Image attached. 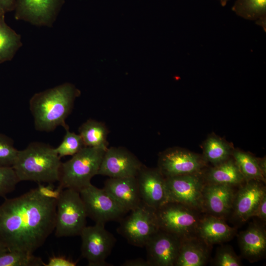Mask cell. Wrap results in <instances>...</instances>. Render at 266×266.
I'll list each match as a JSON object with an SVG mask.
<instances>
[{"instance_id":"1","label":"cell","mask_w":266,"mask_h":266,"mask_svg":"<svg viewBox=\"0 0 266 266\" xmlns=\"http://www.w3.org/2000/svg\"><path fill=\"white\" fill-rule=\"evenodd\" d=\"M57 201L36 188L0 205V240L9 251L33 254L55 230Z\"/></svg>"},{"instance_id":"2","label":"cell","mask_w":266,"mask_h":266,"mask_svg":"<svg viewBox=\"0 0 266 266\" xmlns=\"http://www.w3.org/2000/svg\"><path fill=\"white\" fill-rule=\"evenodd\" d=\"M80 95L79 90L68 82L34 94L29 105L35 129L46 132L59 126L69 129L66 120Z\"/></svg>"},{"instance_id":"3","label":"cell","mask_w":266,"mask_h":266,"mask_svg":"<svg viewBox=\"0 0 266 266\" xmlns=\"http://www.w3.org/2000/svg\"><path fill=\"white\" fill-rule=\"evenodd\" d=\"M62 162L55 148L33 142L18 152L12 166L20 181L37 183L59 182Z\"/></svg>"},{"instance_id":"4","label":"cell","mask_w":266,"mask_h":266,"mask_svg":"<svg viewBox=\"0 0 266 266\" xmlns=\"http://www.w3.org/2000/svg\"><path fill=\"white\" fill-rule=\"evenodd\" d=\"M106 150L84 147L70 160L62 163L59 186L79 192L90 185L92 178L98 174Z\"/></svg>"},{"instance_id":"5","label":"cell","mask_w":266,"mask_h":266,"mask_svg":"<svg viewBox=\"0 0 266 266\" xmlns=\"http://www.w3.org/2000/svg\"><path fill=\"white\" fill-rule=\"evenodd\" d=\"M87 217L79 192L64 189L57 201L55 235L58 237L80 235L86 226Z\"/></svg>"},{"instance_id":"6","label":"cell","mask_w":266,"mask_h":266,"mask_svg":"<svg viewBox=\"0 0 266 266\" xmlns=\"http://www.w3.org/2000/svg\"><path fill=\"white\" fill-rule=\"evenodd\" d=\"M120 221L117 232L132 245L144 247L148 240L159 230L156 209L141 201L135 208Z\"/></svg>"},{"instance_id":"7","label":"cell","mask_w":266,"mask_h":266,"mask_svg":"<svg viewBox=\"0 0 266 266\" xmlns=\"http://www.w3.org/2000/svg\"><path fill=\"white\" fill-rule=\"evenodd\" d=\"M159 229L181 239L196 235L201 212L182 204L168 201L156 210Z\"/></svg>"},{"instance_id":"8","label":"cell","mask_w":266,"mask_h":266,"mask_svg":"<svg viewBox=\"0 0 266 266\" xmlns=\"http://www.w3.org/2000/svg\"><path fill=\"white\" fill-rule=\"evenodd\" d=\"M79 193L87 217L95 223L105 224L110 221H120L129 212L103 188L91 184Z\"/></svg>"},{"instance_id":"9","label":"cell","mask_w":266,"mask_h":266,"mask_svg":"<svg viewBox=\"0 0 266 266\" xmlns=\"http://www.w3.org/2000/svg\"><path fill=\"white\" fill-rule=\"evenodd\" d=\"M105 224L96 223L85 226L80 236L81 238V254L90 266H113L106 262L116 239L104 227Z\"/></svg>"},{"instance_id":"10","label":"cell","mask_w":266,"mask_h":266,"mask_svg":"<svg viewBox=\"0 0 266 266\" xmlns=\"http://www.w3.org/2000/svg\"><path fill=\"white\" fill-rule=\"evenodd\" d=\"M205 183L201 173L166 178L168 201L179 203L203 213L202 196Z\"/></svg>"},{"instance_id":"11","label":"cell","mask_w":266,"mask_h":266,"mask_svg":"<svg viewBox=\"0 0 266 266\" xmlns=\"http://www.w3.org/2000/svg\"><path fill=\"white\" fill-rule=\"evenodd\" d=\"M207 162L202 155L184 148H167L159 155L158 168L165 178L176 175L201 173Z\"/></svg>"},{"instance_id":"12","label":"cell","mask_w":266,"mask_h":266,"mask_svg":"<svg viewBox=\"0 0 266 266\" xmlns=\"http://www.w3.org/2000/svg\"><path fill=\"white\" fill-rule=\"evenodd\" d=\"M143 165L134 154L125 147H108L98 174L110 178L135 177Z\"/></svg>"},{"instance_id":"13","label":"cell","mask_w":266,"mask_h":266,"mask_svg":"<svg viewBox=\"0 0 266 266\" xmlns=\"http://www.w3.org/2000/svg\"><path fill=\"white\" fill-rule=\"evenodd\" d=\"M264 183L251 180L239 186L235 192L230 215L233 222L241 224L254 217L261 200L266 195Z\"/></svg>"},{"instance_id":"14","label":"cell","mask_w":266,"mask_h":266,"mask_svg":"<svg viewBox=\"0 0 266 266\" xmlns=\"http://www.w3.org/2000/svg\"><path fill=\"white\" fill-rule=\"evenodd\" d=\"M181 240L178 236L159 229L144 246L150 266H175Z\"/></svg>"},{"instance_id":"15","label":"cell","mask_w":266,"mask_h":266,"mask_svg":"<svg viewBox=\"0 0 266 266\" xmlns=\"http://www.w3.org/2000/svg\"><path fill=\"white\" fill-rule=\"evenodd\" d=\"M135 177L142 202L156 210L168 202L166 178L158 167L143 165Z\"/></svg>"},{"instance_id":"16","label":"cell","mask_w":266,"mask_h":266,"mask_svg":"<svg viewBox=\"0 0 266 266\" xmlns=\"http://www.w3.org/2000/svg\"><path fill=\"white\" fill-rule=\"evenodd\" d=\"M63 0H16L15 18L37 26L52 25Z\"/></svg>"},{"instance_id":"17","label":"cell","mask_w":266,"mask_h":266,"mask_svg":"<svg viewBox=\"0 0 266 266\" xmlns=\"http://www.w3.org/2000/svg\"><path fill=\"white\" fill-rule=\"evenodd\" d=\"M234 187L205 183L202 196L203 213L224 219L229 217L235 192Z\"/></svg>"},{"instance_id":"18","label":"cell","mask_w":266,"mask_h":266,"mask_svg":"<svg viewBox=\"0 0 266 266\" xmlns=\"http://www.w3.org/2000/svg\"><path fill=\"white\" fill-rule=\"evenodd\" d=\"M128 212L137 207L141 202L135 177L107 179L103 188Z\"/></svg>"},{"instance_id":"19","label":"cell","mask_w":266,"mask_h":266,"mask_svg":"<svg viewBox=\"0 0 266 266\" xmlns=\"http://www.w3.org/2000/svg\"><path fill=\"white\" fill-rule=\"evenodd\" d=\"M240 250L243 256L251 263L264 257L266 252V231L264 225L251 223L238 234Z\"/></svg>"},{"instance_id":"20","label":"cell","mask_w":266,"mask_h":266,"mask_svg":"<svg viewBox=\"0 0 266 266\" xmlns=\"http://www.w3.org/2000/svg\"><path fill=\"white\" fill-rule=\"evenodd\" d=\"M236 228L229 226L225 219L205 214L199 221L196 235L211 246L232 239L236 234Z\"/></svg>"},{"instance_id":"21","label":"cell","mask_w":266,"mask_h":266,"mask_svg":"<svg viewBox=\"0 0 266 266\" xmlns=\"http://www.w3.org/2000/svg\"><path fill=\"white\" fill-rule=\"evenodd\" d=\"M211 246L197 235L182 239L175 266H203L207 263Z\"/></svg>"},{"instance_id":"22","label":"cell","mask_w":266,"mask_h":266,"mask_svg":"<svg viewBox=\"0 0 266 266\" xmlns=\"http://www.w3.org/2000/svg\"><path fill=\"white\" fill-rule=\"evenodd\" d=\"M201 174L205 183L235 187L239 186L245 182L232 157L220 164L204 169Z\"/></svg>"},{"instance_id":"23","label":"cell","mask_w":266,"mask_h":266,"mask_svg":"<svg viewBox=\"0 0 266 266\" xmlns=\"http://www.w3.org/2000/svg\"><path fill=\"white\" fill-rule=\"evenodd\" d=\"M78 132L85 147L107 149L109 131L104 123L89 119L79 127Z\"/></svg>"},{"instance_id":"24","label":"cell","mask_w":266,"mask_h":266,"mask_svg":"<svg viewBox=\"0 0 266 266\" xmlns=\"http://www.w3.org/2000/svg\"><path fill=\"white\" fill-rule=\"evenodd\" d=\"M21 37L5 21V13L0 11V64L11 61L21 47Z\"/></svg>"},{"instance_id":"25","label":"cell","mask_w":266,"mask_h":266,"mask_svg":"<svg viewBox=\"0 0 266 266\" xmlns=\"http://www.w3.org/2000/svg\"><path fill=\"white\" fill-rule=\"evenodd\" d=\"M204 160L211 163L213 166L220 164L232 157L233 148L224 139L215 135L211 134L204 141L203 146Z\"/></svg>"},{"instance_id":"26","label":"cell","mask_w":266,"mask_h":266,"mask_svg":"<svg viewBox=\"0 0 266 266\" xmlns=\"http://www.w3.org/2000/svg\"><path fill=\"white\" fill-rule=\"evenodd\" d=\"M235 14L266 30V0H236L232 7Z\"/></svg>"},{"instance_id":"27","label":"cell","mask_w":266,"mask_h":266,"mask_svg":"<svg viewBox=\"0 0 266 266\" xmlns=\"http://www.w3.org/2000/svg\"><path fill=\"white\" fill-rule=\"evenodd\" d=\"M232 157L238 166L245 181L259 180L266 183L258 164L257 158L251 154L237 149H233Z\"/></svg>"},{"instance_id":"28","label":"cell","mask_w":266,"mask_h":266,"mask_svg":"<svg viewBox=\"0 0 266 266\" xmlns=\"http://www.w3.org/2000/svg\"><path fill=\"white\" fill-rule=\"evenodd\" d=\"M42 259L33 254L7 251L0 254V266H43Z\"/></svg>"},{"instance_id":"29","label":"cell","mask_w":266,"mask_h":266,"mask_svg":"<svg viewBox=\"0 0 266 266\" xmlns=\"http://www.w3.org/2000/svg\"><path fill=\"white\" fill-rule=\"evenodd\" d=\"M85 147L79 134L66 130V134L61 144L55 148L60 158L66 156H73Z\"/></svg>"},{"instance_id":"30","label":"cell","mask_w":266,"mask_h":266,"mask_svg":"<svg viewBox=\"0 0 266 266\" xmlns=\"http://www.w3.org/2000/svg\"><path fill=\"white\" fill-rule=\"evenodd\" d=\"M212 265L216 266H241L242 263L232 247L222 245L218 248Z\"/></svg>"},{"instance_id":"31","label":"cell","mask_w":266,"mask_h":266,"mask_svg":"<svg viewBox=\"0 0 266 266\" xmlns=\"http://www.w3.org/2000/svg\"><path fill=\"white\" fill-rule=\"evenodd\" d=\"M20 180L12 166H0V197L14 190Z\"/></svg>"},{"instance_id":"32","label":"cell","mask_w":266,"mask_h":266,"mask_svg":"<svg viewBox=\"0 0 266 266\" xmlns=\"http://www.w3.org/2000/svg\"><path fill=\"white\" fill-rule=\"evenodd\" d=\"M18 152L13 140L0 133V166H12Z\"/></svg>"},{"instance_id":"33","label":"cell","mask_w":266,"mask_h":266,"mask_svg":"<svg viewBox=\"0 0 266 266\" xmlns=\"http://www.w3.org/2000/svg\"><path fill=\"white\" fill-rule=\"evenodd\" d=\"M38 184L36 189L40 195L44 198L56 200L59 199L64 189L59 186L56 188L53 183H47L46 185L42 183Z\"/></svg>"},{"instance_id":"34","label":"cell","mask_w":266,"mask_h":266,"mask_svg":"<svg viewBox=\"0 0 266 266\" xmlns=\"http://www.w3.org/2000/svg\"><path fill=\"white\" fill-rule=\"evenodd\" d=\"M76 264L65 257L53 256L49 258L47 264L44 263L43 266H75Z\"/></svg>"},{"instance_id":"35","label":"cell","mask_w":266,"mask_h":266,"mask_svg":"<svg viewBox=\"0 0 266 266\" xmlns=\"http://www.w3.org/2000/svg\"><path fill=\"white\" fill-rule=\"evenodd\" d=\"M254 217H257L263 222L266 221V195L261 200Z\"/></svg>"},{"instance_id":"36","label":"cell","mask_w":266,"mask_h":266,"mask_svg":"<svg viewBox=\"0 0 266 266\" xmlns=\"http://www.w3.org/2000/svg\"><path fill=\"white\" fill-rule=\"evenodd\" d=\"M121 266H150L149 263L146 260L142 258H136L125 261Z\"/></svg>"},{"instance_id":"37","label":"cell","mask_w":266,"mask_h":266,"mask_svg":"<svg viewBox=\"0 0 266 266\" xmlns=\"http://www.w3.org/2000/svg\"><path fill=\"white\" fill-rule=\"evenodd\" d=\"M16 0H0V11L5 14L14 9Z\"/></svg>"},{"instance_id":"38","label":"cell","mask_w":266,"mask_h":266,"mask_svg":"<svg viewBox=\"0 0 266 266\" xmlns=\"http://www.w3.org/2000/svg\"><path fill=\"white\" fill-rule=\"evenodd\" d=\"M259 167L263 175L266 178V157L257 158Z\"/></svg>"},{"instance_id":"39","label":"cell","mask_w":266,"mask_h":266,"mask_svg":"<svg viewBox=\"0 0 266 266\" xmlns=\"http://www.w3.org/2000/svg\"><path fill=\"white\" fill-rule=\"evenodd\" d=\"M8 251L5 245L0 240V254Z\"/></svg>"},{"instance_id":"40","label":"cell","mask_w":266,"mask_h":266,"mask_svg":"<svg viewBox=\"0 0 266 266\" xmlns=\"http://www.w3.org/2000/svg\"><path fill=\"white\" fill-rule=\"evenodd\" d=\"M220 4L222 6H225L226 5L227 2L229 0H219Z\"/></svg>"}]
</instances>
